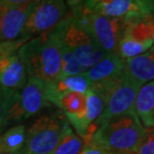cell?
I'll return each instance as SVG.
<instances>
[{"label":"cell","mask_w":154,"mask_h":154,"mask_svg":"<svg viewBox=\"0 0 154 154\" xmlns=\"http://www.w3.org/2000/svg\"><path fill=\"white\" fill-rule=\"evenodd\" d=\"M19 57L28 78L46 83L58 80L61 73V35L59 24L47 33L36 36L19 49Z\"/></svg>","instance_id":"6da1fadb"},{"label":"cell","mask_w":154,"mask_h":154,"mask_svg":"<svg viewBox=\"0 0 154 154\" xmlns=\"http://www.w3.org/2000/svg\"><path fill=\"white\" fill-rule=\"evenodd\" d=\"M144 131L145 127L131 109L101 123L85 144H96L114 154H132Z\"/></svg>","instance_id":"7a4b0ae2"},{"label":"cell","mask_w":154,"mask_h":154,"mask_svg":"<svg viewBox=\"0 0 154 154\" xmlns=\"http://www.w3.org/2000/svg\"><path fill=\"white\" fill-rule=\"evenodd\" d=\"M69 126L62 111L39 116L26 129L24 145L15 154H52Z\"/></svg>","instance_id":"3957f363"},{"label":"cell","mask_w":154,"mask_h":154,"mask_svg":"<svg viewBox=\"0 0 154 154\" xmlns=\"http://www.w3.org/2000/svg\"><path fill=\"white\" fill-rule=\"evenodd\" d=\"M71 18L87 32L97 45L106 54H116L117 46L122 37L126 23L91 12L82 6L72 11Z\"/></svg>","instance_id":"277c9868"},{"label":"cell","mask_w":154,"mask_h":154,"mask_svg":"<svg viewBox=\"0 0 154 154\" xmlns=\"http://www.w3.org/2000/svg\"><path fill=\"white\" fill-rule=\"evenodd\" d=\"M141 86L126 73L124 68L123 73L99 94L103 100L104 107L103 113L94 122L96 126L133 109L134 101Z\"/></svg>","instance_id":"5b68a950"},{"label":"cell","mask_w":154,"mask_h":154,"mask_svg":"<svg viewBox=\"0 0 154 154\" xmlns=\"http://www.w3.org/2000/svg\"><path fill=\"white\" fill-rule=\"evenodd\" d=\"M59 26L62 40L76 58L83 73L93 68L107 55L87 32L75 23L71 15L59 23Z\"/></svg>","instance_id":"8992f818"},{"label":"cell","mask_w":154,"mask_h":154,"mask_svg":"<svg viewBox=\"0 0 154 154\" xmlns=\"http://www.w3.org/2000/svg\"><path fill=\"white\" fill-rule=\"evenodd\" d=\"M68 15L65 0H30L22 37L31 39L47 33Z\"/></svg>","instance_id":"52a82bcc"},{"label":"cell","mask_w":154,"mask_h":154,"mask_svg":"<svg viewBox=\"0 0 154 154\" xmlns=\"http://www.w3.org/2000/svg\"><path fill=\"white\" fill-rule=\"evenodd\" d=\"M50 106L47 96V83L36 78H28L25 86L19 91L18 99L9 111L7 123L27 119Z\"/></svg>","instance_id":"ba28073f"},{"label":"cell","mask_w":154,"mask_h":154,"mask_svg":"<svg viewBox=\"0 0 154 154\" xmlns=\"http://www.w3.org/2000/svg\"><path fill=\"white\" fill-rule=\"evenodd\" d=\"M83 7L125 23L153 16L149 0H86Z\"/></svg>","instance_id":"9c48e42d"},{"label":"cell","mask_w":154,"mask_h":154,"mask_svg":"<svg viewBox=\"0 0 154 154\" xmlns=\"http://www.w3.org/2000/svg\"><path fill=\"white\" fill-rule=\"evenodd\" d=\"M28 3L15 4L0 0V42L21 38L27 16Z\"/></svg>","instance_id":"30bf717a"},{"label":"cell","mask_w":154,"mask_h":154,"mask_svg":"<svg viewBox=\"0 0 154 154\" xmlns=\"http://www.w3.org/2000/svg\"><path fill=\"white\" fill-rule=\"evenodd\" d=\"M124 65L125 60L121 59L117 54H107L93 68L85 72V75L91 84V91L100 94L123 73Z\"/></svg>","instance_id":"8fae6325"},{"label":"cell","mask_w":154,"mask_h":154,"mask_svg":"<svg viewBox=\"0 0 154 154\" xmlns=\"http://www.w3.org/2000/svg\"><path fill=\"white\" fill-rule=\"evenodd\" d=\"M26 68L18 52L0 56V85L10 91H20L27 82Z\"/></svg>","instance_id":"7c38bea8"},{"label":"cell","mask_w":154,"mask_h":154,"mask_svg":"<svg viewBox=\"0 0 154 154\" xmlns=\"http://www.w3.org/2000/svg\"><path fill=\"white\" fill-rule=\"evenodd\" d=\"M133 110L145 128L154 127V81L140 87Z\"/></svg>","instance_id":"4fadbf2b"},{"label":"cell","mask_w":154,"mask_h":154,"mask_svg":"<svg viewBox=\"0 0 154 154\" xmlns=\"http://www.w3.org/2000/svg\"><path fill=\"white\" fill-rule=\"evenodd\" d=\"M126 73L141 85L154 81V48L137 57L125 60Z\"/></svg>","instance_id":"5bb4252c"},{"label":"cell","mask_w":154,"mask_h":154,"mask_svg":"<svg viewBox=\"0 0 154 154\" xmlns=\"http://www.w3.org/2000/svg\"><path fill=\"white\" fill-rule=\"evenodd\" d=\"M26 126L15 125L0 135V154H15L22 149L26 137Z\"/></svg>","instance_id":"9a60e30c"},{"label":"cell","mask_w":154,"mask_h":154,"mask_svg":"<svg viewBox=\"0 0 154 154\" xmlns=\"http://www.w3.org/2000/svg\"><path fill=\"white\" fill-rule=\"evenodd\" d=\"M84 147V140L73 130L71 125L66 129L52 154H79Z\"/></svg>","instance_id":"2e32d148"},{"label":"cell","mask_w":154,"mask_h":154,"mask_svg":"<svg viewBox=\"0 0 154 154\" xmlns=\"http://www.w3.org/2000/svg\"><path fill=\"white\" fill-rule=\"evenodd\" d=\"M103 100L93 91L86 94V121L88 127L94 123L103 111Z\"/></svg>","instance_id":"e0dca14e"},{"label":"cell","mask_w":154,"mask_h":154,"mask_svg":"<svg viewBox=\"0 0 154 154\" xmlns=\"http://www.w3.org/2000/svg\"><path fill=\"white\" fill-rule=\"evenodd\" d=\"M19 91H10L0 85V130L7 123L9 111L18 99Z\"/></svg>","instance_id":"ac0fdd59"},{"label":"cell","mask_w":154,"mask_h":154,"mask_svg":"<svg viewBox=\"0 0 154 154\" xmlns=\"http://www.w3.org/2000/svg\"><path fill=\"white\" fill-rule=\"evenodd\" d=\"M132 154H154V127L145 128V131Z\"/></svg>","instance_id":"d6986e66"},{"label":"cell","mask_w":154,"mask_h":154,"mask_svg":"<svg viewBox=\"0 0 154 154\" xmlns=\"http://www.w3.org/2000/svg\"><path fill=\"white\" fill-rule=\"evenodd\" d=\"M79 154H114L106 151V150L103 149L101 147L96 145L93 143H87L84 144L83 149L81 150V152Z\"/></svg>","instance_id":"ffe728a7"},{"label":"cell","mask_w":154,"mask_h":154,"mask_svg":"<svg viewBox=\"0 0 154 154\" xmlns=\"http://www.w3.org/2000/svg\"><path fill=\"white\" fill-rule=\"evenodd\" d=\"M65 2L68 5V7L71 8L72 11H74L81 8L84 5V3L86 2V0H65Z\"/></svg>","instance_id":"44dd1931"},{"label":"cell","mask_w":154,"mask_h":154,"mask_svg":"<svg viewBox=\"0 0 154 154\" xmlns=\"http://www.w3.org/2000/svg\"><path fill=\"white\" fill-rule=\"evenodd\" d=\"M5 1L15 3V4H25V3H28L30 0H5Z\"/></svg>","instance_id":"7402d4cb"},{"label":"cell","mask_w":154,"mask_h":154,"mask_svg":"<svg viewBox=\"0 0 154 154\" xmlns=\"http://www.w3.org/2000/svg\"><path fill=\"white\" fill-rule=\"evenodd\" d=\"M149 3H150V6H151L152 13H153V16H154V0H149Z\"/></svg>","instance_id":"603a6c76"},{"label":"cell","mask_w":154,"mask_h":154,"mask_svg":"<svg viewBox=\"0 0 154 154\" xmlns=\"http://www.w3.org/2000/svg\"><path fill=\"white\" fill-rule=\"evenodd\" d=\"M152 42H153V48H154V31H153V36H152Z\"/></svg>","instance_id":"cb8c5ba5"}]
</instances>
